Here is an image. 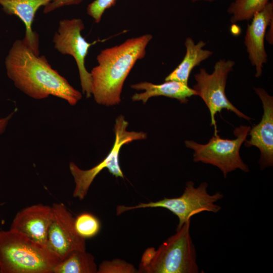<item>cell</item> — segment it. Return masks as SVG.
<instances>
[{
	"mask_svg": "<svg viewBox=\"0 0 273 273\" xmlns=\"http://www.w3.org/2000/svg\"><path fill=\"white\" fill-rule=\"evenodd\" d=\"M5 65L8 76L16 87L33 99L53 96L74 106L82 98L80 92L54 69L44 56L35 54L23 39L13 42Z\"/></svg>",
	"mask_w": 273,
	"mask_h": 273,
	"instance_id": "6da1fadb",
	"label": "cell"
},
{
	"mask_svg": "<svg viewBox=\"0 0 273 273\" xmlns=\"http://www.w3.org/2000/svg\"><path fill=\"white\" fill-rule=\"evenodd\" d=\"M152 38L151 34H146L128 38L98 55V65L90 74L92 95L98 104L110 106L120 103L125 80L136 62L145 56Z\"/></svg>",
	"mask_w": 273,
	"mask_h": 273,
	"instance_id": "7a4b0ae2",
	"label": "cell"
},
{
	"mask_svg": "<svg viewBox=\"0 0 273 273\" xmlns=\"http://www.w3.org/2000/svg\"><path fill=\"white\" fill-rule=\"evenodd\" d=\"M60 261L48 245L15 230L0 231L1 273H53Z\"/></svg>",
	"mask_w": 273,
	"mask_h": 273,
	"instance_id": "3957f363",
	"label": "cell"
},
{
	"mask_svg": "<svg viewBox=\"0 0 273 273\" xmlns=\"http://www.w3.org/2000/svg\"><path fill=\"white\" fill-rule=\"evenodd\" d=\"M191 219L176 230V233L156 250L153 247L144 252L138 273H198L195 247L190 234Z\"/></svg>",
	"mask_w": 273,
	"mask_h": 273,
	"instance_id": "277c9868",
	"label": "cell"
},
{
	"mask_svg": "<svg viewBox=\"0 0 273 273\" xmlns=\"http://www.w3.org/2000/svg\"><path fill=\"white\" fill-rule=\"evenodd\" d=\"M208 187V184L203 182L196 188L192 181H189L186 184L184 193L178 197H165L158 201L140 203L135 206L118 205L116 207V214L119 215L126 211L140 208H163L178 217V230L195 215L203 211L217 213L221 209L220 206L215 203L223 199V195L220 192L209 194Z\"/></svg>",
	"mask_w": 273,
	"mask_h": 273,
	"instance_id": "5b68a950",
	"label": "cell"
},
{
	"mask_svg": "<svg viewBox=\"0 0 273 273\" xmlns=\"http://www.w3.org/2000/svg\"><path fill=\"white\" fill-rule=\"evenodd\" d=\"M250 127L241 125L235 129L236 138L222 139L219 135L213 136L205 144L193 141H185L186 146L193 150L194 162H202L217 167L224 177L237 169L248 172L249 168L240 155V148L248 135Z\"/></svg>",
	"mask_w": 273,
	"mask_h": 273,
	"instance_id": "8992f818",
	"label": "cell"
},
{
	"mask_svg": "<svg viewBox=\"0 0 273 273\" xmlns=\"http://www.w3.org/2000/svg\"><path fill=\"white\" fill-rule=\"evenodd\" d=\"M128 122L124 116L117 117L114 125L115 141L108 155L99 164L87 170L79 168L74 162H70L69 170L73 177L75 187L73 197L80 200L87 195L94 179L103 169L107 168L116 177H124L119 162V155L121 147L132 141L144 140L147 133L143 132L129 131L126 130Z\"/></svg>",
	"mask_w": 273,
	"mask_h": 273,
	"instance_id": "52a82bcc",
	"label": "cell"
},
{
	"mask_svg": "<svg viewBox=\"0 0 273 273\" xmlns=\"http://www.w3.org/2000/svg\"><path fill=\"white\" fill-rule=\"evenodd\" d=\"M235 65V62L233 60L221 59L215 63L211 73L201 68L199 72L194 75L196 83L193 88L197 96L203 100L209 110L210 125L214 127V135L218 134L215 115L223 109L232 111L239 117L248 121L251 119L237 109L229 100L225 94L228 77Z\"/></svg>",
	"mask_w": 273,
	"mask_h": 273,
	"instance_id": "ba28073f",
	"label": "cell"
},
{
	"mask_svg": "<svg viewBox=\"0 0 273 273\" xmlns=\"http://www.w3.org/2000/svg\"><path fill=\"white\" fill-rule=\"evenodd\" d=\"M84 28L80 18L63 19L59 23L53 41L54 48L63 55H69L74 59L79 72L83 93L86 97L92 96V79L90 72L85 66V59L89 48L98 41H87L81 35Z\"/></svg>",
	"mask_w": 273,
	"mask_h": 273,
	"instance_id": "9c48e42d",
	"label": "cell"
},
{
	"mask_svg": "<svg viewBox=\"0 0 273 273\" xmlns=\"http://www.w3.org/2000/svg\"><path fill=\"white\" fill-rule=\"evenodd\" d=\"M53 217L48 234L47 244L61 260L75 250H86L85 239L74 227V217L61 203L52 206Z\"/></svg>",
	"mask_w": 273,
	"mask_h": 273,
	"instance_id": "30bf717a",
	"label": "cell"
},
{
	"mask_svg": "<svg viewBox=\"0 0 273 273\" xmlns=\"http://www.w3.org/2000/svg\"><path fill=\"white\" fill-rule=\"evenodd\" d=\"M261 100L263 114L260 122L250 128L245 146H255L260 151L259 163L262 168L273 165V97L261 87L254 88Z\"/></svg>",
	"mask_w": 273,
	"mask_h": 273,
	"instance_id": "8fae6325",
	"label": "cell"
},
{
	"mask_svg": "<svg viewBox=\"0 0 273 273\" xmlns=\"http://www.w3.org/2000/svg\"><path fill=\"white\" fill-rule=\"evenodd\" d=\"M251 20L246 29L244 44L250 64L255 67V76L259 77L268 60L264 39L268 26L273 20L272 1L256 13Z\"/></svg>",
	"mask_w": 273,
	"mask_h": 273,
	"instance_id": "7c38bea8",
	"label": "cell"
},
{
	"mask_svg": "<svg viewBox=\"0 0 273 273\" xmlns=\"http://www.w3.org/2000/svg\"><path fill=\"white\" fill-rule=\"evenodd\" d=\"M53 217L52 206L42 204L32 205L16 213L10 229L19 231L38 242L48 245V234Z\"/></svg>",
	"mask_w": 273,
	"mask_h": 273,
	"instance_id": "4fadbf2b",
	"label": "cell"
},
{
	"mask_svg": "<svg viewBox=\"0 0 273 273\" xmlns=\"http://www.w3.org/2000/svg\"><path fill=\"white\" fill-rule=\"evenodd\" d=\"M54 0H0V6L8 15L17 16L24 24V41L36 55H39L38 35L32 28L37 10Z\"/></svg>",
	"mask_w": 273,
	"mask_h": 273,
	"instance_id": "5bb4252c",
	"label": "cell"
},
{
	"mask_svg": "<svg viewBox=\"0 0 273 273\" xmlns=\"http://www.w3.org/2000/svg\"><path fill=\"white\" fill-rule=\"evenodd\" d=\"M130 87L138 90H144L134 94L131 97L133 101H141L143 104H146L150 98L158 96L175 99L181 103L185 104L189 98L197 96L196 91L188 85L173 80L165 81L164 83L157 84L144 81L131 84Z\"/></svg>",
	"mask_w": 273,
	"mask_h": 273,
	"instance_id": "9a60e30c",
	"label": "cell"
},
{
	"mask_svg": "<svg viewBox=\"0 0 273 273\" xmlns=\"http://www.w3.org/2000/svg\"><path fill=\"white\" fill-rule=\"evenodd\" d=\"M207 43L200 40L196 43L191 37L185 41L186 54L179 64L165 78V81L173 80L188 85L189 76L193 69L203 61L208 59L213 52L204 47Z\"/></svg>",
	"mask_w": 273,
	"mask_h": 273,
	"instance_id": "2e32d148",
	"label": "cell"
},
{
	"mask_svg": "<svg viewBox=\"0 0 273 273\" xmlns=\"http://www.w3.org/2000/svg\"><path fill=\"white\" fill-rule=\"evenodd\" d=\"M94 256L85 251L75 250L61 260L53 273H97Z\"/></svg>",
	"mask_w": 273,
	"mask_h": 273,
	"instance_id": "e0dca14e",
	"label": "cell"
},
{
	"mask_svg": "<svg viewBox=\"0 0 273 273\" xmlns=\"http://www.w3.org/2000/svg\"><path fill=\"white\" fill-rule=\"evenodd\" d=\"M270 0H235L229 6L227 12L231 15L232 23L250 20L262 10Z\"/></svg>",
	"mask_w": 273,
	"mask_h": 273,
	"instance_id": "ac0fdd59",
	"label": "cell"
},
{
	"mask_svg": "<svg viewBox=\"0 0 273 273\" xmlns=\"http://www.w3.org/2000/svg\"><path fill=\"white\" fill-rule=\"evenodd\" d=\"M74 224L77 233L84 239L94 237L101 228L99 219L88 212L81 213L74 217Z\"/></svg>",
	"mask_w": 273,
	"mask_h": 273,
	"instance_id": "d6986e66",
	"label": "cell"
},
{
	"mask_svg": "<svg viewBox=\"0 0 273 273\" xmlns=\"http://www.w3.org/2000/svg\"><path fill=\"white\" fill-rule=\"evenodd\" d=\"M97 273H138V269L124 260H104L98 267Z\"/></svg>",
	"mask_w": 273,
	"mask_h": 273,
	"instance_id": "ffe728a7",
	"label": "cell"
},
{
	"mask_svg": "<svg viewBox=\"0 0 273 273\" xmlns=\"http://www.w3.org/2000/svg\"><path fill=\"white\" fill-rule=\"evenodd\" d=\"M117 0H95L87 7V14L99 23L105 11L114 6Z\"/></svg>",
	"mask_w": 273,
	"mask_h": 273,
	"instance_id": "44dd1931",
	"label": "cell"
},
{
	"mask_svg": "<svg viewBox=\"0 0 273 273\" xmlns=\"http://www.w3.org/2000/svg\"><path fill=\"white\" fill-rule=\"evenodd\" d=\"M83 0H54L44 7L45 14L50 13L58 8L70 5H78Z\"/></svg>",
	"mask_w": 273,
	"mask_h": 273,
	"instance_id": "7402d4cb",
	"label": "cell"
},
{
	"mask_svg": "<svg viewBox=\"0 0 273 273\" xmlns=\"http://www.w3.org/2000/svg\"><path fill=\"white\" fill-rule=\"evenodd\" d=\"M14 112H13L7 116L0 118V134L5 130Z\"/></svg>",
	"mask_w": 273,
	"mask_h": 273,
	"instance_id": "603a6c76",
	"label": "cell"
},
{
	"mask_svg": "<svg viewBox=\"0 0 273 273\" xmlns=\"http://www.w3.org/2000/svg\"><path fill=\"white\" fill-rule=\"evenodd\" d=\"M267 29L265 39L269 44H273V20L270 23Z\"/></svg>",
	"mask_w": 273,
	"mask_h": 273,
	"instance_id": "cb8c5ba5",
	"label": "cell"
},
{
	"mask_svg": "<svg viewBox=\"0 0 273 273\" xmlns=\"http://www.w3.org/2000/svg\"><path fill=\"white\" fill-rule=\"evenodd\" d=\"M191 1L192 2H196L198 1H205V2H212L217 0H188Z\"/></svg>",
	"mask_w": 273,
	"mask_h": 273,
	"instance_id": "d4e9b609",
	"label": "cell"
},
{
	"mask_svg": "<svg viewBox=\"0 0 273 273\" xmlns=\"http://www.w3.org/2000/svg\"><path fill=\"white\" fill-rule=\"evenodd\" d=\"M3 204V203H1L0 206L2 205Z\"/></svg>",
	"mask_w": 273,
	"mask_h": 273,
	"instance_id": "484cf974",
	"label": "cell"
},
{
	"mask_svg": "<svg viewBox=\"0 0 273 273\" xmlns=\"http://www.w3.org/2000/svg\"><path fill=\"white\" fill-rule=\"evenodd\" d=\"M0 273H1V272H0Z\"/></svg>",
	"mask_w": 273,
	"mask_h": 273,
	"instance_id": "4316f807",
	"label": "cell"
}]
</instances>
